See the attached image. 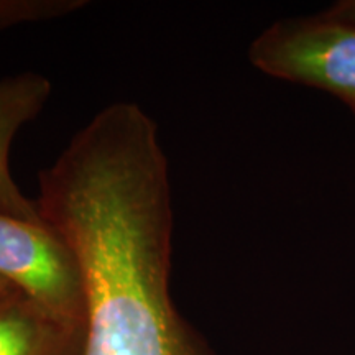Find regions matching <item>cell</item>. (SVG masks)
<instances>
[{
  "instance_id": "1",
  "label": "cell",
  "mask_w": 355,
  "mask_h": 355,
  "mask_svg": "<svg viewBox=\"0 0 355 355\" xmlns=\"http://www.w3.org/2000/svg\"><path fill=\"white\" fill-rule=\"evenodd\" d=\"M173 225L145 211L79 224L69 247L86 290L83 355H214L170 295Z\"/></svg>"
},
{
  "instance_id": "2",
  "label": "cell",
  "mask_w": 355,
  "mask_h": 355,
  "mask_svg": "<svg viewBox=\"0 0 355 355\" xmlns=\"http://www.w3.org/2000/svg\"><path fill=\"white\" fill-rule=\"evenodd\" d=\"M257 69L282 81L319 89L355 115V28L324 17L273 21L248 48Z\"/></svg>"
},
{
  "instance_id": "3",
  "label": "cell",
  "mask_w": 355,
  "mask_h": 355,
  "mask_svg": "<svg viewBox=\"0 0 355 355\" xmlns=\"http://www.w3.org/2000/svg\"><path fill=\"white\" fill-rule=\"evenodd\" d=\"M0 277L53 318L84 327L81 266L64 239L44 220L0 214Z\"/></svg>"
},
{
  "instance_id": "4",
  "label": "cell",
  "mask_w": 355,
  "mask_h": 355,
  "mask_svg": "<svg viewBox=\"0 0 355 355\" xmlns=\"http://www.w3.org/2000/svg\"><path fill=\"white\" fill-rule=\"evenodd\" d=\"M51 96L50 79L38 73H20L0 79V214L43 222L37 201L21 194L13 181L8 157L15 135L42 112Z\"/></svg>"
},
{
  "instance_id": "5",
  "label": "cell",
  "mask_w": 355,
  "mask_h": 355,
  "mask_svg": "<svg viewBox=\"0 0 355 355\" xmlns=\"http://www.w3.org/2000/svg\"><path fill=\"white\" fill-rule=\"evenodd\" d=\"M84 327L53 318L21 293L0 301V355H83Z\"/></svg>"
},
{
  "instance_id": "6",
  "label": "cell",
  "mask_w": 355,
  "mask_h": 355,
  "mask_svg": "<svg viewBox=\"0 0 355 355\" xmlns=\"http://www.w3.org/2000/svg\"><path fill=\"white\" fill-rule=\"evenodd\" d=\"M86 6V0H0V32L17 25L60 19Z\"/></svg>"
},
{
  "instance_id": "7",
  "label": "cell",
  "mask_w": 355,
  "mask_h": 355,
  "mask_svg": "<svg viewBox=\"0 0 355 355\" xmlns=\"http://www.w3.org/2000/svg\"><path fill=\"white\" fill-rule=\"evenodd\" d=\"M321 13L327 19L355 28V0H339Z\"/></svg>"
},
{
  "instance_id": "8",
  "label": "cell",
  "mask_w": 355,
  "mask_h": 355,
  "mask_svg": "<svg viewBox=\"0 0 355 355\" xmlns=\"http://www.w3.org/2000/svg\"><path fill=\"white\" fill-rule=\"evenodd\" d=\"M15 293H20V291L17 290V288L13 286L12 283H8L6 278H2V277H0V301L7 300L8 296L15 295Z\"/></svg>"
}]
</instances>
